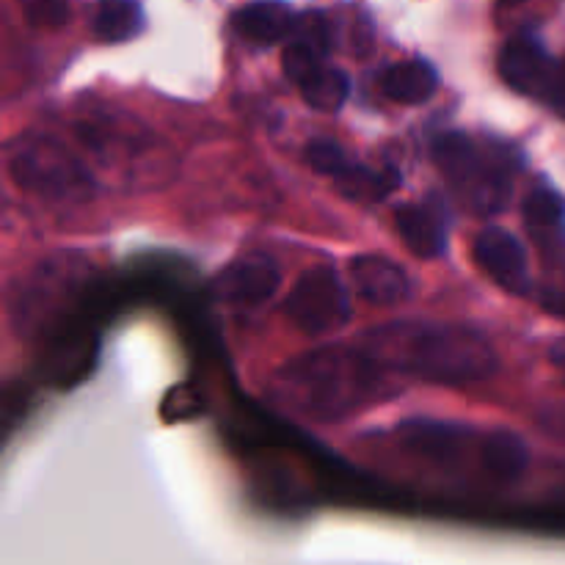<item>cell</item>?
<instances>
[{
	"mask_svg": "<svg viewBox=\"0 0 565 565\" xmlns=\"http://www.w3.org/2000/svg\"><path fill=\"white\" fill-rule=\"evenodd\" d=\"M301 94L315 110L323 114H337L348 103L351 94V77L337 66H320L312 77L301 83Z\"/></svg>",
	"mask_w": 565,
	"mask_h": 565,
	"instance_id": "17",
	"label": "cell"
},
{
	"mask_svg": "<svg viewBox=\"0 0 565 565\" xmlns=\"http://www.w3.org/2000/svg\"><path fill=\"white\" fill-rule=\"evenodd\" d=\"M395 226L408 252L417 254V257L436 259L445 254V226L423 204H401L395 210Z\"/></svg>",
	"mask_w": 565,
	"mask_h": 565,
	"instance_id": "12",
	"label": "cell"
},
{
	"mask_svg": "<svg viewBox=\"0 0 565 565\" xmlns=\"http://www.w3.org/2000/svg\"><path fill=\"white\" fill-rule=\"evenodd\" d=\"M92 28L103 42H127L141 33L143 11L138 0H99Z\"/></svg>",
	"mask_w": 565,
	"mask_h": 565,
	"instance_id": "14",
	"label": "cell"
},
{
	"mask_svg": "<svg viewBox=\"0 0 565 565\" xmlns=\"http://www.w3.org/2000/svg\"><path fill=\"white\" fill-rule=\"evenodd\" d=\"M298 17L281 0H257L235 14V28L254 44H276L296 28Z\"/></svg>",
	"mask_w": 565,
	"mask_h": 565,
	"instance_id": "10",
	"label": "cell"
},
{
	"mask_svg": "<svg viewBox=\"0 0 565 565\" xmlns=\"http://www.w3.org/2000/svg\"><path fill=\"white\" fill-rule=\"evenodd\" d=\"M463 436L467 430L458 428V425L447 423H428V419H414L401 428V439L408 450L419 452V456H428L434 461H450L458 456L463 445Z\"/></svg>",
	"mask_w": 565,
	"mask_h": 565,
	"instance_id": "13",
	"label": "cell"
},
{
	"mask_svg": "<svg viewBox=\"0 0 565 565\" xmlns=\"http://www.w3.org/2000/svg\"><path fill=\"white\" fill-rule=\"evenodd\" d=\"M550 356H552V362L557 364V367L565 370V337H563V340H557L555 345H552Z\"/></svg>",
	"mask_w": 565,
	"mask_h": 565,
	"instance_id": "22",
	"label": "cell"
},
{
	"mask_svg": "<svg viewBox=\"0 0 565 565\" xmlns=\"http://www.w3.org/2000/svg\"><path fill=\"white\" fill-rule=\"evenodd\" d=\"M11 180L50 202H83L94 193V177L81 158L50 136L28 132L6 149Z\"/></svg>",
	"mask_w": 565,
	"mask_h": 565,
	"instance_id": "3",
	"label": "cell"
},
{
	"mask_svg": "<svg viewBox=\"0 0 565 565\" xmlns=\"http://www.w3.org/2000/svg\"><path fill=\"white\" fill-rule=\"evenodd\" d=\"M524 218L535 230H552L565 218V199L552 188H539L524 199Z\"/></svg>",
	"mask_w": 565,
	"mask_h": 565,
	"instance_id": "18",
	"label": "cell"
},
{
	"mask_svg": "<svg viewBox=\"0 0 565 565\" xmlns=\"http://www.w3.org/2000/svg\"><path fill=\"white\" fill-rule=\"evenodd\" d=\"M483 463L494 478L516 480L522 478L530 463V450L516 434L494 430L483 441Z\"/></svg>",
	"mask_w": 565,
	"mask_h": 565,
	"instance_id": "15",
	"label": "cell"
},
{
	"mask_svg": "<svg viewBox=\"0 0 565 565\" xmlns=\"http://www.w3.org/2000/svg\"><path fill=\"white\" fill-rule=\"evenodd\" d=\"M351 279L356 296L375 307H395L406 301L412 290L406 270L375 254H359L356 259H351Z\"/></svg>",
	"mask_w": 565,
	"mask_h": 565,
	"instance_id": "9",
	"label": "cell"
},
{
	"mask_svg": "<svg viewBox=\"0 0 565 565\" xmlns=\"http://www.w3.org/2000/svg\"><path fill=\"white\" fill-rule=\"evenodd\" d=\"M25 20L33 28H61L70 22L72 6L70 0H20Z\"/></svg>",
	"mask_w": 565,
	"mask_h": 565,
	"instance_id": "21",
	"label": "cell"
},
{
	"mask_svg": "<svg viewBox=\"0 0 565 565\" xmlns=\"http://www.w3.org/2000/svg\"><path fill=\"white\" fill-rule=\"evenodd\" d=\"M364 351L386 373L434 384H478L497 373V353L480 331L445 323H392L364 337Z\"/></svg>",
	"mask_w": 565,
	"mask_h": 565,
	"instance_id": "1",
	"label": "cell"
},
{
	"mask_svg": "<svg viewBox=\"0 0 565 565\" xmlns=\"http://www.w3.org/2000/svg\"><path fill=\"white\" fill-rule=\"evenodd\" d=\"M386 370L364 348H323L279 373L276 397L315 419H342L373 403Z\"/></svg>",
	"mask_w": 565,
	"mask_h": 565,
	"instance_id": "2",
	"label": "cell"
},
{
	"mask_svg": "<svg viewBox=\"0 0 565 565\" xmlns=\"http://www.w3.org/2000/svg\"><path fill=\"white\" fill-rule=\"evenodd\" d=\"M279 285L281 270L268 254H246L221 270L215 279V292L230 303L254 307V303L268 301L279 290Z\"/></svg>",
	"mask_w": 565,
	"mask_h": 565,
	"instance_id": "8",
	"label": "cell"
},
{
	"mask_svg": "<svg viewBox=\"0 0 565 565\" xmlns=\"http://www.w3.org/2000/svg\"><path fill=\"white\" fill-rule=\"evenodd\" d=\"M500 75L513 92L552 99L561 83V66L546 53L544 44L530 36H519L502 47Z\"/></svg>",
	"mask_w": 565,
	"mask_h": 565,
	"instance_id": "6",
	"label": "cell"
},
{
	"mask_svg": "<svg viewBox=\"0 0 565 565\" xmlns=\"http://www.w3.org/2000/svg\"><path fill=\"white\" fill-rule=\"evenodd\" d=\"M287 318L307 334H329L351 320V296L340 274L318 265L301 274L287 296Z\"/></svg>",
	"mask_w": 565,
	"mask_h": 565,
	"instance_id": "5",
	"label": "cell"
},
{
	"mask_svg": "<svg viewBox=\"0 0 565 565\" xmlns=\"http://www.w3.org/2000/svg\"><path fill=\"white\" fill-rule=\"evenodd\" d=\"M552 103H555L557 108L565 110V61L561 66V83H557V92H555V97H552Z\"/></svg>",
	"mask_w": 565,
	"mask_h": 565,
	"instance_id": "23",
	"label": "cell"
},
{
	"mask_svg": "<svg viewBox=\"0 0 565 565\" xmlns=\"http://www.w3.org/2000/svg\"><path fill=\"white\" fill-rule=\"evenodd\" d=\"M334 182L342 196L353 199V202H379L401 185V177L392 174V169L379 171L370 166L351 163Z\"/></svg>",
	"mask_w": 565,
	"mask_h": 565,
	"instance_id": "16",
	"label": "cell"
},
{
	"mask_svg": "<svg viewBox=\"0 0 565 565\" xmlns=\"http://www.w3.org/2000/svg\"><path fill=\"white\" fill-rule=\"evenodd\" d=\"M475 259L480 268L513 296L530 292V268L527 252L522 241L502 226H486L475 241Z\"/></svg>",
	"mask_w": 565,
	"mask_h": 565,
	"instance_id": "7",
	"label": "cell"
},
{
	"mask_svg": "<svg viewBox=\"0 0 565 565\" xmlns=\"http://www.w3.org/2000/svg\"><path fill=\"white\" fill-rule=\"evenodd\" d=\"M500 3H505V6H519V3H524V0H500Z\"/></svg>",
	"mask_w": 565,
	"mask_h": 565,
	"instance_id": "24",
	"label": "cell"
},
{
	"mask_svg": "<svg viewBox=\"0 0 565 565\" xmlns=\"http://www.w3.org/2000/svg\"><path fill=\"white\" fill-rule=\"evenodd\" d=\"M307 160L318 174L331 177V180H337V177L351 166L345 149L337 141H331V138H315V141H309Z\"/></svg>",
	"mask_w": 565,
	"mask_h": 565,
	"instance_id": "20",
	"label": "cell"
},
{
	"mask_svg": "<svg viewBox=\"0 0 565 565\" xmlns=\"http://www.w3.org/2000/svg\"><path fill=\"white\" fill-rule=\"evenodd\" d=\"M381 92L403 105H419L439 92V72L428 61H397L381 72Z\"/></svg>",
	"mask_w": 565,
	"mask_h": 565,
	"instance_id": "11",
	"label": "cell"
},
{
	"mask_svg": "<svg viewBox=\"0 0 565 565\" xmlns=\"http://www.w3.org/2000/svg\"><path fill=\"white\" fill-rule=\"evenodd\" d=\"M320 61H323V53H320L318 47H312V44L303 42V39L290 36V44H287L285 53H281V70H285V75L290 77L292 83L301 86L307 77H312L315 72L323 66Z\"/></svg>",
	"mask_w": 565,
	"mask_h": 565,
	"instance_id": "19",
	"label": "cell"
},
{
	"mask_svg": "<svg viewBox=\"0 0 565 565\" xmlns=\"http://www.w3.org/2000/svg\"><path fill=\"white\" fill-rule=\"evenodd\" d=\"M434 154L447 182L475 213H497L511 196V182L505 174L489 158H483L472 138L463 132H445L436 141Z\"/></svg>",
	"mask_w": 565,
	"mask_h": 565,
	"instance_id": "4",
	"label": "cell"
}]
</instances>
